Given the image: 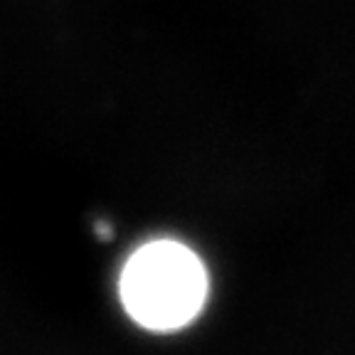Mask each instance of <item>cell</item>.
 Returning <instances> with one entry per match:
<instances>
[{
	"label": "cell",
	"mask_w": 355,
	"mask_h": 355,
	"mask_svg": "<svg viewBox=\"0 0 355 355\" xmlns=\"http://www.w3.org/2000/svg\"><path fill=\"white\" fill-rule=\"evenodd\" d=\"M207 269L188 244L158 237L141 244L119 277L126 313L148 331H178L195 321L207 299Z\"/></svg>",
	"instance_id": "obj_1"
}]
</instances>
